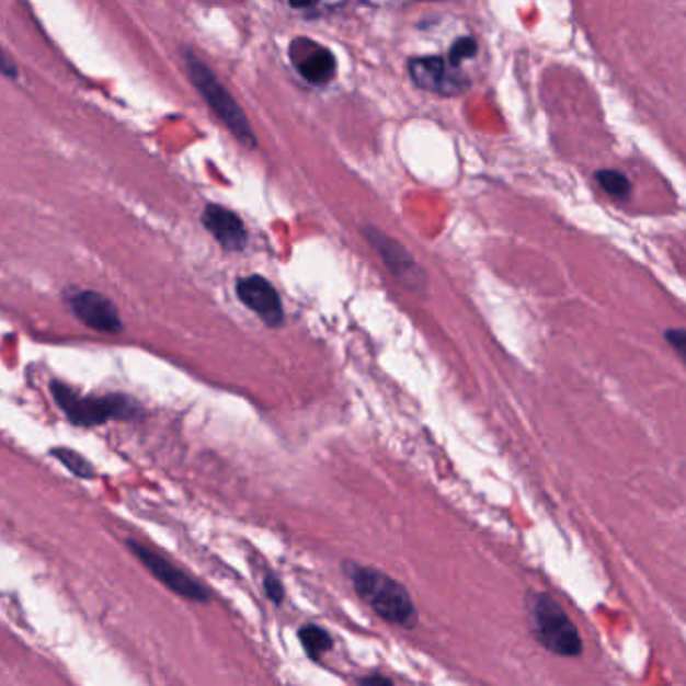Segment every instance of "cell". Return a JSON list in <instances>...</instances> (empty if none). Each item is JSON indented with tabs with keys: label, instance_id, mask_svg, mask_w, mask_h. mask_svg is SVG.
<instances>
[{
	"label": "cell",
	"instance_id": "7c38bea8",
	"mask_svg": "<svg viewBox=\"0 0 686 686\" xmlns=\"http://www.w3.org/2000/svg\"><path fill=\"white\" fill-rule=\"evenodd\" d=\"M298 640L312 661H319L324 652L332 649V637L319 625H305L298 630Z\"/></svg>",
	"mask_w": 686,
	"mask_h": 686
},
{
	"label": "cell",
	"instance_id": "ffe728a7",
	"mask_svg": "<svg viewBox=\"0 0 686 686\" xmlns=\"http://www.w3.org/2000/svg\"><path fill=\"white\" fill-rule=\"evenodd\" d=\"M288 4L296 11H308V9H315L319 0H288Z\"/></svg>",
	"mask_w": 686,
	"mask_h": 686
},
{
	"label": "cell",
	"instance_id": "30bf717a",
	"mask_svg": "<svg viewBox=\"0 0 686 686\" xmlns=\"http://www.w3.org/2000/svg\"><path fill=\"white\" fill-rule=\"evenodd\" d=\"M290 59L300 77L312 85H327L336 75L334 55L310 38H296L290 45Z\"/></svg>",
	"mask_w": 686,
	"mask_h": 686
},
{
	"label": "cell",
	"instance_id": "d6986e66",
	"mask_svg": "<svg viewBox=\"0 0 686 686\" xmlns=\"http://www.w3.org/2000/svg\"><path fill=\"white\" fill-rule=\"evenodd\" d=\"M358 685L368 686V685H392L391 678H387V676H382V674H370V676H361L358 681H356Z\"/></svg>",
	"mask_w": 686,
	"mask_h": 686
},
{
	"label": "cell",
	"instance_id": "8992f818",
	"mask_svg": "<svg viewBox=\"0 0 686 686\" xmlns=\"http://www.w3.org/2000/svg\"><path fill=\"white\" fill-rule=\"evenodd\" d=\"M363 233L367 236L370 245L377 250V254L382 258L385 266L389 268L392 276L403 284L404 288L413 293H425L427 288V274L419 266L415 258L409 254V250L401 242L392 240L389 233L382 232L375 226H365Z\"/></svg>",
	"mask_w": 686,
	"mask_h": 686
},
{
	"label": "cell",
	"instance_id": "9c48e42d",
	"mask_svg": "<svg viewBox=\"0 0 686 686\" xmlns=\"http://www.w3.org/2000/svg\"><path fill=\"white\" fill-rule=\"evenodd\" d=\"M409 75L415 85L439 93V95H459L467 89V79L443 57H418L409 61Z\"/></svg>",
	"mask_w": 686,
	"mask_h": 686
},
{
	"label": "cell",
	"instance_id": "3957f363",
	"mask_svg": "<svg viewBox=\"0 0 686 686\" xmlns=\"http://www.w3.org/2000/svg\"><path fill=\"white\" fill-rule=\"evenodd\" d=\"M529 620L536 640L556 656L576 659L584 652L578 626L550 594L538 592L529 596Z\"/></svg>",
	"mask_w": 686,
	"mask_h": 686
},
{
	"label": "cell",
	"instance_id": "6da1fadb",
	"mask_svg": "<svg viewBox=\"0 0 686 686\" xmlns=\"http://www.w3.org/2000/svg\"><path fill=\"white\" fill-rule=\"evenodd\" d=\"M343 568L346 578L353 582L356 596L385 622L401 626L407 630L418 626L419 614L415 602L399 580L370 565L344 562Z\"/></svg>",
	"mask_w": 686,
	"mask_h": 686
},
{
	"label": "cell",
	"instance_id": "52a82bcc",
	"mask_svg": "<svg viewBox=\"0 0 686 686\" xmlns=\"http://www.w3.org/2000/svg\"><path fill=\"white\" fill-rule=\"evenodd\" d=\"M65 302L71 308L77 319L91 331L103 334H119L123 331L119 310L107 296L98 290H69L65 293Z\"/></svg>",
	"mask_w": 686,
	"mask_h": 686
},
{
	"label": "cell",
	"instance_id": "2e32d148",
	"mask_svg": "<svg viewBox=\"0 0 686 686\" xmlns=\"http://www.w3.org/2000/svg\"><path fill=\"white\" fill-rule=\"evenodd\" d=\"M264 592H266V598H268L270 602H274L276 606L283 604L284 586L278 578L266 574V576H264Z\"/></svg>",
	"mask_w": 686,
	"mask_h": 686
},
{
	"label": "cell",
	"instance_id": "ba28073f",
	"mask_svg": "<svg viewBox=\"0 0 686 686\" xmlns=\"http://www.w3.org/2000/svg\"><path fill=\"white\" fill-rule=\"evenodd\" d=\"M236 296L248 310H252L258 319L268 329H281L284 324V307L278 290L270 281L260 274L238 278Z\"/></svg>",
	"mask_w": 686,
	"mask_h": 686
},
{
	"label": "cell",
	"instance_id": "e0dca14e",
	"mask_svg": "<svg viewBox=\"0 0 686 686\" xmlns=\"http://www.w3.org/2000/svg\"><path fill=\"white\" fill-rule=\"evenodd\" d=\"M664 339L676 351V355L685 358L686 332L683 329H668L664 332Z\"/></svg>",
	"mask_w": 686,
	"mask_h": 686
},
{
	"label": "cell",
	"instance_id": "4fadbf2b",
	"mask_svg": "<svg viewBox=\"0 0 686 686\" xmlns=\"http://www.w3.org/2000/svg\"><path fill=\"white\" fill-rule=\"evenodd\" d=\"M50 455H53L55 459H59L62 466L67 467V469H69L73 476H77V478H98L95 467L91 466L83 455L77 454L73 449H67V447H55V449H50Z\"/></svg>",
	"mask_w": 686,
	"mask_h": 686
},
{
	"label": "cell",
	"instance_id": "8fae6325",
	"mask_svg": "<svg viewBox=\"0 0 686 686\" xmlns=\"http://www.w3.org/2000/svg\"><path fill=\"white\" fill-rule=\"evenodd\" d=\"M202 224L228 252H240L248 244L244 221L240 220V216L232 209L218 204H208L202 214Z\"/></svg>",
	"mask_w": 686,
	"mask_h": 686
},
{
	"label": "cell",
	"instance_id": "5bb4252c",
	"mask_svg": "<svg viewBox=\"0 0 686 686\" xmlns=\"http://www.w3.org/2000/svg\"><path fill=\"white\" fill-rule=\"evenodd\" d=\"M596 182L601 184L602 190L606 194L616 197V199H628L632 194V184L628 182L625 173L618 170H601L596 172Z\"/></svg>",
	"mask_w": 686,
	"mask_h": 686
},
{
	"label": "cell",
	"instance_id": "5b68a950",
	"mask_svg": "<svg viewBox=\"0 0 686 686\" xmlns=\"http://www.w3.org/2000/svg\"><path fill=\"white\" fill-rule=\"evenodd\" d=\"M127 548L129 552H134L135 558L141 564L148 568L149 574L161 582L165 588L172 590L173 594L182 596L185 601L202 602V604L209 602V590L202 582H197L196 578L187 576L182 568L172 564L161 553L149 550L148 546L135 539H127Z\"/></svg>",
	"mask_w": 686,
	"mask_h": 686
},
{
	"label": "cell",
	"instance_id": "9a60e30c",
	"mask_svg": "<svg viewBox=\"0 0 686 686\" xmlns=\"http://www.w3.org/2000/svg\"><path fill=\"white\" fill-rule=\"evenodd\" d=\"M476 55H478V43H476V38H459L454 47H451V50H449L447 62L454 65V67H459L461 62L471 59V57H476Z\"/></svg>",
	"mask_w": 686,
	"mask_h": 686
},
{
	"label": "cell",
	"instance_id": "7a4b0ae2",
	"mask_svg": "<svg viewBox=\"0 0 686 686\" xmlns=\"http://www.w3.org/2000/svg\"><path fill=\"white\" fill-rule=\"evenodd\" d=\"M184 62L185 71L190 75L192 85L196 87L197 93L208 103L209 110L216 113V117L230 129V134L244 148H256V135L252 132V125L248 122L244 110L238 105V101L232 98V93L221 85L220 79L192 50H185Z\"/></svg>",
	"mask_w": 686,
	"mask_h": 686
},
{
	"label": "cell",
	"instance_id": "ac0fdd59",
	"mask_svg": "<svg viewBox=\"0 0 686 686\" xmlns=\"http://www.w3.org/2000/svg\"><path fill=\"white\" fill-rule=\"evenodd\" d=\"M0 75L2 77H9V79H16L19 77V67L14 62L13 57L7 53V50L0 47Z\"/></svg>",
	"mask_w": 686,
	"mask_h": 686
},
{
	"label": "cell",
	"instance_id": "277c9868",
	"mask_svg": "<svg viewBox=\"0 0 686 686\" xmlns=\"http://www.w3.org/2000/svg\"><path fill=\"white\" fill-rule=\"evenodd\" d=\"M50 392L65 418L79 427H98L107 421H132L139 415V407L127 395L81 397L59 380L50 382Z\"/></svg>",
	"mask_w": 686,
	"mask_h": 686
}]
</instances>
